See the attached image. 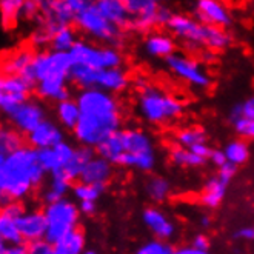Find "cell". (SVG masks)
I'll return each mask as SVG.
<instances>
[{
  "label": "cell",
  "mask_w": 254,
  "mask_h": 254,
  "mask_svg": "<svg viewBox=\"0 0 254 254\" xmlns=\"http://www.w3.org/2000/svg\"><path fill=\"white\" fill-rule=\"evenodd\" d=\"M76 100L80 117L72 134L80 145L96 148L103 139L121 129V105L113 93L102 88L79 89Z\"/></svg>",
  "instance_id": "obj_1"
},
{
  "label": "cell",
  "mask_w": 254,
  "mask_h": 254,
  "mask_svg": "<svg viewBox=\"0 0 254 254\" xmlns=\"http://www.w3.org/2000/svg\"><path fill=\"white\" fill-rule=\"evenodd\" d=\"M47 174L39 162L37 149L31 145H23L6 154L0 174V206L25 199L36 187L43 184Z\"/></svg>",
  "instance_id": "obj_2"
},
{
  "label": "cell",
  "mask_w": 254,
  "mask_h": 254,
  "mask_svg": "<svg viewBox=\"0 0 254 254\" xmlns=\"http://www.w3.org/2000/svg\"><path fill=\"white\" fill-rule=\"evenodd\" d=\"M168 31L181 40L188 50H227L233 39L227 29L206 25L196 17L187 16L181 12H173L167 23Z\"/></svg>",
  "instance_id": "obj_3"
},
{
  "label": "cell",
  "mask_w": 254,
  "mask_h": 254,
  "mask_svg": "<svg viewBox=\"0 0 254 254\" xmlns=\"http://www.w3.org/2000/svg\"><path fill=\"white\" fill-rule=\"evenodd\" d=\"M136 111L143 122L154 127H167L184 116L185 105L163 88L145 83L136 96Z\"/></svg>",
  "instance_id": "obj_4"
},
{
  "label": "cell",
  "mask_w": 254,
  "mask_h": 254,
  "mask_svg": "<svg viewBox=\"0 0 254 254\" xmlns=\"http://www.w3.org/2000/svg\"><path fill=\"white\" fill-rule=\"evenodd\" d=\"M74 25H76L77 31H80L88 39L102 42L105 45H111V47L116 48H119V45L122 43L124 29L119 28L117 25H114L103 16L94 5V2L76 12Z\"/></svg>",
  "instance_id": "obj_5"
},
{
  "label": "cell",
  "mask_w": 254,
  "mask_h": 254,
  "mask_svg": "<svg viewBox=\"0 0 254 254\" xmlns=\"http://www.w3.org/2000/svg\"><path fill=\"white\" fill-rule=\"evenodd\" d=\"M43 213L48 223L45 239L50 241L51 244L61 241L68 231L79 227V217H80L79 205H76L66 197L47 203V206L43 208Z\"/></svg>",
  "instance_id": "obj_6"
},
{
  "label": "cell",
  "mask_w": 254,
  "mask_h": 254,
  "mask_svg": "<svg viewBox=\"0 0 254 254\" xmlns=\"http://www.w3.org/2000/svg\"><path fill=\"white\" fill-rule=\"evenodd\" d=\"M131 16L129 28L139 33H148L154 26H167L173 12L162 0H124Z\"/></svg>",
  "instance_id": "obj_7"
},
{
  "label": "cell",
  "mask_w": 254,
  "mask_h": 254,
  "mask_svg": "<svg viewBox=\"0 0 254 254\" xmlns=\"http://www.w3.org/2000/svg\"><path fill=\"white\" fill-rule=\"evenodd\" d=\"M72 64H85L97 69L103 68H114L122 66L124 56L119 51V48L111 47V45H96L88 40L79 39L74 47L69 50Z\"/></svg>",
  "instance_id": "obj_8"
},
{
  "label": "cell",
  "mask_w": 254,
  "mask_h": 254,
  "mask_svg": "<svg viewBox=\"0 0 254 254\" xmlns=\"http://www.w3.org/2000/svg\"><path fill=\"white\" fill-rule=\"evenodd\" d=\"M165 65L173 76L184 80L194 89H208L211 86V76L208 71L197 62L184 53L174 51L165 59Z\"/></svg>",
  "instance_id": "obj_9"
},
{
  "label": "cell",
  "mask_w": 254,
  "mask_h": 254,
  "mask_svg": "<svg viewBox=\"0 0 254 254\" xmlns=\"http://www.w3.org/2000/svg\"><path fill=\"white\" fill-rule=\"evenodd\" d=\"M71 65H72V59L69 51H57V50L36 51L33 61V68L37 74L39 80L51 76H68Z\"/></svg>",
  "instance_id": "obj_10"
},
{
  "label": "cell",
  "mask_w": 254,
  "mask_h": 254,
  "mask_svg": "<svg viewBox=\"0 0 254 254\" xmlns=\"http://www.w3.org/2000/svg\"><path fill=\"white\" fill-rule=\"evenodd\" d=\"M192 12L197 20L223 29L231 28L234 22L233 14L223 0H194Z\"/></svg>",
  "instance_id": "obj_11"
},
{
  "label": "cell",
  "mask_w": 254,
  "mask_h": 254,
  "mask_svg": "<svg viewBox=\"0 0 254 254\" xmlns=\"http://www.w3.org/2000/svg\"><path fill=\"white\" fill-rule=\"evenodd\" d=\"M228 122L239 137L254 140V96L234 103L228 111Z\"/></svg>",
  "instance_id": "obj_12"
},
{
  "label": "cell",
  "mask_w": 254,
  "mask_h": 254,
  "mask_svg": "<svg viewBox=\"0 0 254 254\" xmlns=\"http://www.w3.org/2000/svg\"><path fill=\"white\" fill-rule=\"evenodd\" d=\"M12 127L19 129L23 134L31 132L45 117V108L36 100H25L23 103L14 110L11 114L6 116Z\"/></svg>",
  "instance_id": "obj_13"
},
{
  "label": "cell",
  "mask_w": 254,
  "mask_h": 254,
  "mask_svg": "<svg viewBox=\"0 0 254 254\" xmlns=\"http://www.w3.org/2000/svg\"><path fill=\"white\" fill-rule=\"evenodd\" d=\"M142 222L146 230L157 239L171 241L177 233V227L170 216H167L157 206H148L142 213Z\"/></svg>",
  "instance_id": "obj_14"
},
{
  "label": "cell",
  "mask_w": 254,
  "mask_h": 254,
  "mask_svg": "<svg viewBox=\"0 0 254 254\" xmlns=\"http://www.w3.org/2000/svg\"><path fill=\"white\" fill-rule=\"evenodd\" d=\"M62 140H65L62 128L56 125L53 121H48V119H43L31 132L26 134L28 145L34 146L36 149L56 146Z\"/></svg>",
  "instance_id": "obj_15"
},
{
  "label": "cell",
  "mask_w": 254,
  "mask_h": 254,
  "mask_svg": "<svg viewBox=\"0 0 254 254\" xmlns=\"http://www.w3.org/2000/svg\"><path fill=\"white\" fill-rule=\"evenodd\" d=\"M16 225L23 237V241L33 242L37 239H43L47 236V217H45L43 210H34V211H25L16 219Z\"/></svg>",
  "instance_id": "obj_16"
},
{
  "label": "cell",
  "mask_w": 254,
  "mask_h": 254,
  "mask_svg": "<svg viewBox=\"0 0 254 254\" xmlns=\"http://www.w3.org/2000/svg\"><path fill=\"white\" fill-rule=\"evenodd\" d=\"M68 76H51L37 82L34 91L39 99L48 102H61L71 97V91L68 88Z\"/></svg>",
  "instance_id": "obj_17"
},
{
  "label": "cell",
  "mask_w": 254,
  "mask_h": 254,
  "mask_svg": "<svg viewBox=\"0 0 254 254\" xmlns=\"http://www.w3.org/2000/svg\"><path fill=\"white\" fill-rule=\"evenodd\" d=\"M230 185V181L222 177L219 173L208 177L203 184L202 194H200V203L208 208V210H216V208L223 202L227 194V188Z\"/></svg>",
  "instance_id": "obj_18"
},
{
  "label": "cell",
  "mask_w": 254,
  "mask_h": 254,
  "mask_svg": "<svg viewBox=\"0 0 254 254\" xmlns=\"http://www.w3.org/2000/svg\"><path fill=\"white\" fill-rule=\"evenodd\" d=\"M143 51L148 57L153 59H165L176 51V40L173 34L153 31L143 40Z\"/></svg>",
  "instance_id": "obj_19"
},
{
  "label": "cell",
  "mask_w": 254,
  "mask_h": 254,
  "mask_svg": "<svg viewBox=\"0 0 254 254\" xmlns=\"http://www.w3.org/2000/svg\"><path fill=\"white\" fill-rule=\"evenodd\" d=\"M113 177V163L100 156H94L86 163L83 168L79 181L86 184H96V185H107Z\"/></svg>",
  "instance_id": "obj_20"
},
{
  "label": "cell",
  "mask_w": 254,
  "mask_h": 254,
  "mask_svg": "<svg viewBox=\"0 0 254 254\" xmlns=\"http://www.w3.org/2000/svg\"><path fill=\"white\" fill-rule=\"evenodd\" d=\"M129 74L127 69L122 66H114V68H103L99 69V76H97V86L102 88L108 93H122L129 86Z\"/></svg>",
  "instance_id": "obj_21"
},
{
  "label": "cell",
  "mask_w": 254,
  "mask_h": 254,
  "mask_svg": "<svg viewBox=\"0 0 254 254\" xmlns=\"http://www.w3.org/2000/svg\"><path fill=\"white\" fill-rule=\"evenodd\" d=\"M121 136L124 142L125 153L131 154H142V153H151L154 151L153 139L149 134L140 128H128L121 129Z\"/></svg>",
  "instance_id": "obj_22"
},
{
  "label": "cell",
  "mask_w": 254,
  "mask_h": 254,
  "mask_svg": "<svg viewBox=\"0 0 254 254\" xmlns=\"http://www.w3.org/2000/svg\"><path fill=\"white\" fill-rule=\"evenodd\" d=\"M94 5L103 16L119 28H129L131 16L124 0H94Z\"/></svg>",
  "instance_id": "obj_23"
},
{
  "label": "cell",
  "mask_w": 254,
  "mask_h": 254,
  "mask_svg": "<svg viewBox=\"0 0 254 254\" xmlns=\"http://www.w3.org/2000/svg\"><path fill=\"white\" fill-rule=\"evenodd\" d=\"M50 176H51L50 184L42 194V199L45 203H51V202H56L62 197H66V194L72 188V185H71L72 181L65 174L64 170H57V171L51 173Z\"/></svg>",
  "instance_id": "obj_24"
},
{
  "label": "cell",
  "mask_w": 254,
  "mask_h": 254,
  "mask_svg": "<svg viewBox=\"0 0 254 254\" xmlns=\"http://www.w3.org/2000/svg\"><path fill=\"white\" fill-rule=\"evenodd\" d=\"M96 148L93 146H86V145H80L79 148L74 149L72 157L65 163V167L62 168L65 171V174L71 179V181H79V177L83 171V168L86 167V163L91 160L96 156Z\"/></svg>",
  "instance_id": "obj_25"
},
{
  "label": "cell",
  "mask_w": 254,
  "mask_h": 254,
  "mask_svg": "<svg viewBox=\"0 0 254 254\" xmlns=\"http://www.w3.org/2000/svg\"><path fill=\"white\" fill-rule=\"evenodd\" d=\"M96 153H97V156L107 159L110 163H113V165H119L122 154L125 153L122 136H121V129L113 132L111 136H108L107 139H103L96 146Z\"/></svg>",
  "instance_id": "obj_26"
},
{
  "label": "cell",
  "mask_w": 254,
  "mask_h": 254,
  "mask_svg": "<svg viewBox=\"0 0 254 254\" xmlns=\"http://www.w3.org/2000/svg\"><path fill=\"white\" fill-rule=\"evenodd\" d=\"M85 233L77 227L68 231L61 241L54 244V254H80L85 253Z\"/></svg>",
  "instance_id": "obj_27"
},
{
  "label": "cell",
  "mask_w": 254,
  "mask_h": 254,
  "mask_svg": "<svg viewBox=\"0 0 254 254\" xmlns=\"http://www.w3.org/2000/svg\"><path fill=\"white\" fill-rule=\"evenodd\" d=\"M97 76H99V69L89 65H85V64H72L68 72L69 82L72 85H76L79 89L96 88Z\"/></svg>",
  "instance_id": "obj_28"
},
{
  "label": "cell",
  "mask_w": 254,
  "mask_h": 254,
  "mask_svg": "<svg viewBox=\"0 0 254 254\" xmlns=\"http://www.w3.org/2000/svg\"><path fill=\"white\" fill-rule=\"evenodd\" d=\"M56 116L57 121L65 129H74V127L77 125L79 117H80V108L76 99H65L57 102L56 105Z\"/></svg>",
  "instance_id": "obj_29"
},
{
  "label": "cell",
  "mask_w": 254,
  "mask_h": 254,
  "mask_svg": "<svg viewBox=\"0 0 254 254\" xmlns=\"http://www.w3.org/2000/svg\"><path fill=\"white\" fill-rule=\"evenodd\" d=\"M119 165L125 168H132L142 173H151L157 165V156L154 151L151 153H142V154H131L124 153L121 157Z\"/></svg>",
  "instance_id": "obj_30"
},
{
  "label": "cell",
  "mask_w": 254,
  "mask_h": 254,
  "mask_svg": "<svg viewBox=\"0 0 254 254\" xmlns=\"http://www.w3.org/2000/svg\"><path fill=\"white\" fill-rule=\"evenodd\" d=\"M36 51L33 48H22L9 54V57L2 64V71L5 74H20L26 66L34 61Z\"/></svg>",
  "instance_id": "obj_31"
},
{
  "label": "cell",
  "mask_w": 254,
  "mask_h": 254,
  "mask_svg": "<svg viewBox=\"0 0 254 254\" xmlns=\"http://www.w3.org/2000/svg\"><path fill=\"white\" fill-rule=\"evenodd\" d=\"M171 182L162 176H151L145 182V194L154 203H163L171 196Z\"/></svg>",
  "instance_id": "obj_32"
},
{
  "label": "cell",
  "mask_w": 254,
  "mask_h": 254,
  "mask_svg": "<svg viewBox=\"0 0 254 254\" xmlns=\"http://www.w3.org/2000/svg\"><path fill=\"white\" fill-rule=\"evenodd\" d=\"M170 162L179 168H199L205 165L208 159L197 156L196 153H192L190 148L176 145L170 151Z\"/></svg>",
  "instance_id": "obj_33"
},
{
  "label": "cell",
  "mask_w": 254,
  "mask_h": 254,
  "mask_svg": "<svg viewBox=\"0 0 254 254\" xmlns=\"http://www.w3.org/2000/svg\"><path fill=\"white\" fill-rule=\"evenodd\" d=\"M77 40V28H72L71 25H64L53 34L50 47L51 50L57 51H69Z\"/></svg>",
  "instance_id": "obj_34"
},
{
  "label": "cell",
  "mask_w": 254,
  "mask_h": 254,
  "mask_svg": "<svg viewBox=\"0 0 254 254\" xmlns=\"http://www.w3.org/2000/svg\"><path fill=\"white\" fill-rule=\"evenodd\" d=\"M25 0H0V22L5 29L16 26Z\"/></svg>",
  "instance_id": "obj_35"
},
{
  "label": "cell",
  "mask_w": 254,
  "mask_h": 254,
  "mask_svg": "<svg viewBox=\"0 0 254 254\" xmlns=\"http://www.w3.org/2000/svg\"><path fill=\"white\" fill-rule=\"evenodd\" d=\"M176 145L184 146V148H192L194 145H199L203 142H208L206 131L200 127H188L182 128L176 132L174 136Z\"/></svg>",
  "instance_id": "obj_36"
},
{
  "label": "cell",
  "mask_w": 254,
  "mask_h": 254,
  "mask_svg": "<svg viewBox=\"0 0 254 254\" xmlns=\"http://www.w3.org/2000/svg\"><path fill=\"white\" fill-rule=\"evenodd\" d=\"M0 241H3L6 245L25 242L16 225V219L9 217L2 210H0Z\"/></svg>",
  "instance_id": "obj_37"
},
{
  "label": "cell",
  "mask_w": 254,
  "mask_h": 254,
  "mask_svg": "<svg viewBox=\"0 0 254 254\" xmlns=\"http://www.w3.org/2000/svg\"><path fill=\"white\" fill-rule=\"evenodd\" d=\"M25 145L23 132L16 128H0V153L9 154Z\"/></svg>",
  "instance_id": "obj_38"
},
{
  "label": "cell",
  "mask_w": 254,
  "mask_h": 254,
  "mask_svg": "<svg viewBox=\"0 0 254 254\" xmlns=\"http://www.w3.org/2000/svg\"><path fill=\"white\" fill-rule=\"evenodd\" d=\"M223 151H225L227 160L233 162L237 167L244 165L250 159V148L245 139H236V140L228 142L225 148H223Z\"/></svg>",
  "instance_id": "obj_39"
},
{
  "label": "cell",
  "mask_w": 254,
  "mask_h": 254,
  "mask_svg": "<svg viewBox=\"0 0 254 254\" xmlns=\"http://www.w3.org/2000/svg\"><path fill=\"white\" fill-rule=\"evenodd\" d=\"M105 188L107 185H96V184H86V182H80L76 184L71 191H72V196L74 199H77L79 202L80 200H96L100 199V196L103 192H105Z\"/></svg>",
  "instance_id": "obj_40"
},
{
  "label": "cell",
  "mask_w": 254,
  "mask_h": 254,
  "mask_svg": "<svg viewBox=\"0 0 254 254\" xmlns=\"http://www.w3.org/2000/svg\"><path fill=\"white\" fill-rule=\"evenodd\" d=\"M37 157H39L40 165L43 167V170L47 171L48 174L64 168V163H62L61 157H59L57 151L54 149V146L37 149Z\"/></svg>",
  "instance_id": "obj_41"
},
{
  "label": "cell",
  "mask_w": 254,
  "mask_h": 254,
  "mask_svg": "<svg viewBox=\"0 0 254 254\" xmlns=\"http://www.w3.org/2000/svg\"><path fill=\"white\" fill-rule=\"evenodd\" d=\"M173 253H176L174 247L168 241H163V239H157V237L145 242L137 250V254H173Z\"/></svg>",
  "instance_id": "obj_42"
},
{
  "label": "cell",
  "mask_w": 254,
  "mask_h": 254,
  "mask_svg": "<svg viewBox=\"0 0 254 254\" xmlns=\"http://www.w3.org/2000/svg\"><path fill=\"white\" fill-rule=\"evenodd\" d=\"M3 91L29 94V91H33V89L28 86V83L19 76V74H6L3 77Z\"/></svg>",
  "instance_id": "obj_43"
},
{
  "label": "cell",
  "mask_w": 254,
  "mask_h": 254,
  "mask_svg": "<svg viewBox=\"0 0 254 254\" xmlns=\"http://www.w3.org/2000/svg\"><path fill=\"white\" fill-rule=\"evenodd\" d=\"M28 96L29 94H25V93H5L3 100L0 103V111H2L5 116L11 114L20 103H23L25 100L29 99Z\"/></svg>",
  "instance_id": "obj_44"
},
{
  "label": "cell",
  "mask_w": 254,
  "mask_h": 254,
  "mask_svg": "<svg viewBox=\"0 0 254 254\" xmlns=\"http://www.w3.org/2000/svg\"><path fill=\"white\" fill-rule=\"evenodd\" d=\"M51 33L48 31L45 26H40L37 31H34L31 34V43H33V48L36 50H43L45 47H48L51 43Z\"/></svg>",
  "instance_id": "obj_45"
},
{
  "label": "cell",
  "mask_w": 254,
  "mask_h": 254,
  "mask_svg": "<svg viewBox=\"0 0 254 254\" xmlns=\"http://www.w3.org/2000/svg\"><path fill=\"white\" fill-rule=\"evenodd\" d=\"M28 253L29 254H54V244L47 239H37V241L28 242Z\"/></svg>",
  "instance_id": "obj_46"
},
{
  "label": "cell",
  "mask_w": 254,
  "mask_h": 254,
  "mask_svg": "<svg viewBox=\"0 0 254 254\" xmlns=\"http://www.w3.org/2000/svg\"><path fill=\"white\" fill-rule=\"evenodd\" d=\"M40 12V5L36 2V0H25V3L22 6V11H20V17H25V19H36Z\"/></svg>",
  "instance_id": "obj_47"
},
{
  "label": "cell",
  "mask_w": 254,
  "mask_h": 254,
  "mask_svg": "<svg viewBox=\"0 0 254 254\" xmlns=\"http://www.w3.org/2000/svg\"><path fill=\"white\" fill-rule=\"evenodd\" d=\"M0 210H2L5 214H8L9 217L12 219H17L20 214L25 213V206L22 205V200H12L3 206H0Z\"/></svg>",
  "instance_id": "obj_48"
},
{
  "label": "cell",
  "mask_w": 254,
  "mask_h": 254,
  "mask_svg": "<svg viewBox=\"0 0 254 254\" xmlns=\"http://www.w3.org/2000/svg\"><path fill=\"white\" fill-rule=\"evenodd\" d=\"M191 245L194 248H197L200 254H206L211 248L210 239H208V236H205V234H196V236H194L192 241H191Z\"/></svg>",
  "instance_id": "obj_49"
},
{
  "label": "cell",
  "mask_w": 254,
  "mask_h": 254,
  "mask_svg": "<svg viewBox=\"0 0 254 254\" xmlns=\"http://www.w3.org/2000/svg\"><path fill=\"white\" fill-rule=\"evenodd\" d=\"M237 241H245V242H254V225H247L234 231L233 234Z\"/></svg>",
  "instance_id": "obj_50"
},
{
  "label": "cell",
  "mask_w": 254,
  "mask_h": 254,
  "mask_svg": "<svg viewBox=\"0 0 254 254\" xmlns=\"http://www.w3.org/2000/svg\"><path fill=\"white\" fill-rule=\"evenodd\" d=\"M19 76L28 83V86L31 88V89H34L36 88V85H37V82H39V79H37V74H36V71H34V68H33V64L29 65V66H26Z\"/></svg>",
  "instance_id": "obj_51"
},
{
  "label": "cell",
  "mask_w": 254,
  "mask_h": 254,
  "mask_svg": "<svg viewBox=\"0 0 254 254\" xmlns=\"http://www.w3.org/2000/svg\"><path fill=\"white\" fill-rule=\"evenodd\" d=\"M217 173H219L222 177H225L227 181L231 182V181H233V177H234L236 173H237V165H234L233 162H228V160H227L222 167L217 168Z\"/></svg>",
  "instance_id": "obj_52"
},
{
  "label": "cell",
  "mask_w": 254,
  "mask_h": 254,
  "mask_svg": "<svg viewBox=\"0 0 254 254\" xmlns=\"http://www.w3.org/2000/svg\"><path fill=\"white\" fill-rule=\"evenodd\" d=\"M79 210H80V214H83V216H94L97 211L96 200H80Z\"/></svg>",
  "instance_id": "obj_53"
},
{
  "label": "cell",
  "mask_w": 254,
  "mask_h": 254,
  "mask_svg": "<svg viewBox=\"0 0 254 254\" xmlns=\"http://www.w3.org/2000/svg\"><path fill=\"white\" fill-rule=\"evenodd\" d=\"M208 160H210L214 167H222L223 163L227 162V156H225V151L223 149H211V154L210 157H208Z\"/></svg>",
  "instance_id": "obj_54"
},
{
  "label": "cell",
  "mask_w": 254,
  "mask_h": 254,
  "mask_svg": "<svg viewBox=\"0 0 254 254\" xmlns=\"http://www.w3.org/2000/svg\"><path fill=\"white\" fill-rule=\"evenodd\" d=\"M28 253V244L22 242V244H12L8 245L6 248V254H26Z\"/></svg>",
  "instance_id": "obj_55"
},
{
  "label": "cell",
  "mask_w": 254,
  "mask_h": 254,
  "mask_svg": "<svg viewBox=\"0 0 254 254\" xmlns=\"http://www.w3.org/2000/svg\"><path fill=\"white\" fill-rule=\"evenodd\" d=\"M66 2L69 3V6L74 9V11H80V9H83L85 6H88V5H91L94 0H66Z\"/></svg>",
  "instance_id": "obj_56"
},
{
  "label": "cell",
  "mask_w": 254,
  "mask_h": 254,
  "mask_svg": "<svg viewBox=\"0 0 254 254\" xmlns=\"http://www.w3.org/2000/svg\"><path fill=\"white\" fill-rule=\"evenodd\" d=\"M217 51H213V50H203L202 53V59L205 61V64H214L216 62V59H217Z\"/></svg>",
  "instance_id": "obj_57"
},
{
  "label": "cell",
  "mask_w": 254,
  "mask_h": 254,
  "mask_svg": "<svg viewBox=\"0 0 254 254\" xmlns=\"http://www.w3.org/2000/svg\"><path fill=\"white\" fill-rule=\"evenodd\" d=\"M176 253H177V254H200V253H199V250H197V248H194L191 244H190V245H187V247L177 248V250H176Z\"/></svg>",
  "instance_id": "obj_58"
},
{
  "label": "cell",
  "mask_w": 254,
  "mask_h": 254,
  "mask_svg": "<svg viewBox=\"0 0 254 254\" xmlns=\"http://www.w3.org/2000/svg\"><path fill=\"white\" fill-rule=\"evenodd\" d=\"M36 2L40 5V12L43 14V12H47V11L51 8V5H53L54 2H57V0H36Z\"/></svg>",
  "instance_id": "obj_59"
},
{
  "label": "cell",
  "mask_w": 254,
  "mask_h": 254,
  "mask_svg": "<svg viewBox=\"0 0 254 254\" xmlns=\"http://www.w3.org/2000/svg\"><path fill=\"white\" fill-rule=\"evenodd\" d=\"M200 227H203V228H208V227H210L211 225V217L210 216H208V214H205V216H202L200 217Z\"/></svg>",
  "instance_id": "obj_60"
},
{
  "label": "cell",
  "mask_w": 254,
  "mask_h": 254,
  "mask_svg": "<svg viewBox=\"0 0 254 254\" xmlns=\"http://www.w3.org/2000/svg\"><path fill=\"white\" fill-rule=\"evenodd\" d=\"M3 96H5V91H3V77L0 76V103L3 100Z\"/></svg>",
  "instance_id": "obj_61"
},
{
  "label": "cell",
  "mask_w": 254,
  "mask_h": 254,
  "mask_svg": "<svg viewBox=\"0 0 254 254\" xmlns=\"http://www.w3.org/2000/svg\"><path fill=\"white\" fill-rule=\"evenodd\" d=\"M5 159H6V154L0 153V174H2V170H3V165H5Z\"/></svg>",
  "instance_id": "obj_62"
},
{
  "label": "cell",
  "mask_w": 254,
  "mask_h": 254,
  "mask_svg": "<svg viewBox=\"0 0 254 254\" xmlns=\"http://www.w3.org/2000/svg\"><path fill=\"white\" fill-rule=\"evenodd\" d=\"M6 248H8V245L3 241H0V254H6Z\"/></svg>",
  "instance_id": "obj_63"
}]
</instances>
